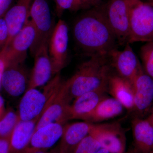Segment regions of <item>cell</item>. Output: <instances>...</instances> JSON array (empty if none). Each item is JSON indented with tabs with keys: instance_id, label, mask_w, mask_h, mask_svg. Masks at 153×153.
Instances as JSON below:
<instances>
[{
	"instance_id": "6da1fadb",
	"label": "cell",
	"mask_w": 153,
	"mask_h": 153,
	"mask_svg": "<svg viewBox=\"0 0 153 153\" xmlns=\"http://www.w3.org/2000/svg\"><path fill=\"white\" fill-rule=\"evenodd\" d=\"M73 35L77 47L89 57L108 56L117 42L107 19L105 4L79 16L73 25Z\"/></svg>"
},
{
	"instance_id": "7a4b0ae2",
	"label": "cell",
	"mask_w": 153,
	"mask_h": 153,
	"mask_svg": "<svg viewBox=\"0 0 153 153\" xmlns=\"http://www.w3.org/2000/svg\"><path fill=\"white\" fill-rule=\"evenodd\" d=\"M108 56H92L80 64L75 74L65 81L71 99L89 91L107 88L110 75Z\"/></svg>"
},
{
	"instance_id": "3957f363",
	"label": "cell",
	"mask_w": 153,
	"mask_h": 153,
	"mask_svg": "<svg viewBox=\"0 0 153 153\" xmlns=\"http://www.w3.org/2000/svg\"><path fill=\"white\" fill-rule=\"evenodd\" d=\"M153 41V4L140 1L132 6L128 43Z\"/></svg>"
},
{
	"instance_id": "277c9868",
	"label": "cell",
	"mask_w": 153,
	"mask_h": 153,
	"mask_svg": "<svg viewBox=\"0 0 153 153\" xmlns=\"http://www.w3.org/2000/svg\"><path fill=\"white\" fill-rule=\"evenodd\" d=\"M135 3L130 0H108L105 4L107 19L120 45L128 43L131 9Z\"/></svg>"
},
{
	"instance_id": "5b68a950",
	"label": "cell",
	"mask_w": 153,
	"mask_h": 153,
	"mask_svg": "<svg viewBox=\"0 0 153 153\" xmlns=\"http://www.w3.org/2000/svg\"><path fill=\"white\" fill-rule=\"evenodd\" d=\"M30 18L36 32L35 41L30 49L33 56L43 43L49 42L55 24L52 21L47 0L33 1L30 9Z\"/></svg>"
},
{
	"instance_id": "8992f818",
	"label": "cell",
	"mask_w": 153,
	"mask_h": 153,
	"mask_svg": "<svg viewBox=\"0 0 153 153\" xmlns=\"http://www.w3.org/2000/svg\"><path fill=\"white\" fill-rule=\"evenodd\" d=\"M71 100L65 81H63L51 97L38 119L36 130L48 124L57 123L63 125L68 121V109Z\"/></svg>"
},
{
	"instance_id": "52a82bcc",
	"label": "cell",
	"mask_w": 153,
	"mask_h": 153,
	"mask_svg": "<svg viewBox=\"0 0 153 153\" xmlns=\"http://www.w3.org/2000/svg\"><path fill=\"white\" fill-rule=\"evenodd\" d=\"M68 45V25L64 20L60 19L55 24L48 42V52L53 76L60 73L67 65Z\"/></svg>"
},
{
	"instance_id": "ba28073f",
	"label": "cell",
	"mask_w": 153,
	"mask_h": 153,
	"mask_svg": "<svg viewBox=\"0 0 153 153\" xmlns=\"http://www.w3.org/2000/svg\"><path fill=\"white\" fill-rule=\"evenodd\" d=\"M36 32L30 19L17 33L7 47L6 58L7 65L12 63H24L28 50L35 41Z\"/></svg>"
},
{
	"instance_id": "9c48e42d",
	"label": "cell",
	"mask_w": 153,
	"mask_h": 153,
	"mask_svg": "<svg viewBox=\"0 0 153 153\" xmlns=\"http://www.w3.org/2000/svg\"><path fill=\"white\" fill-rule=\"evenodd\" d=\"M111 64L115 68L117 75L132 82L135 77L142 69V66L130 44L127 43L124 49H112L108 54Z\"/></svg>"
},
{
	"instance_id": "30bf717a",
	"label": "cell",
	"mask_w": 153,
	"mask_h": 153,
	"mask_svg": "<svg viewBox=\"0 0 153 153\" xmlns=\"http://www.w3.org/2000/svg\"><path fill=\"white\" fill-rule=\"evenodd\" d=\"M101 148L110 153H124L125 136L123 129L117 123L95 124L91 129Z\"/></svg>"
},
{
	"instance_id": "8fae6325",
	"label": "cell",
	"mask_w": 153,
	"mask_h": 153,
	"mask_svg": "<svg viewBox=\"0 0 153 153\" xmlns=\"http://www.w3.org/2000/svg\"><path fill=\"white\" fill-rule=\"evenodd\" d=\"M52 95L44 90L41 92L36 88L27 89L19 104L18 114L20 120H31L40 117Z\"/></svg>"
},
{
	"instance_id": "7c38bea8",
	"label": "cell",
	"mask_w": 153,
	"mask_h": 153,
	"mask_svg": "<svg viewBox=\"0 0 153 153\" xmlns=\"http://www.w3.org/2000/svg\"><path fill=\"white\" fill-rule=\"evenodd\" d=\"M33 57L35 58L34 66L30 73L27 89L36 88L45 85L53 76L52 63L48 52V42L43 43Z\"/></svg>"
},
{
	"instance_id": "4fadbf2b",
	"label": "cell",
	"mask_w": 153,
	"mask_h": 153,
	"mask_svg": "<svg viewBox=\"0 0 153 153\" xmlns=\"http://www.w3.org/2000/svg\"><path fill=\"white\" fill-rule=\"evenodd\" d=\"M132 83L134 94L133 111L139 115L145 114L151 109L153 104V79L143 69Z\"/></svg>"
},
{
	"instance_id": "5bb4252c",
	"label": "cell",
	"mask_w": 153,
	"mask_h": 153,
	"mask_svg": "<svg viewBox=\"0 0 153 153\" xmlns=\"http://www.w3.org/2000/svg\"><path fill=\"white\" fill-rule=\"evenodd\" d=\"M30 76L24 63L8 64L2 76L1 85L9 95L19 96L27 90Z\"/></svg>"
},
{
	"instance_id": "9a60e30c",
	"label": "cell",
	"mask_w": 153,
	"mask_h": 153,
	"mask_svg": "<svg viewBox=\"0 0 153 153\" xmlns=\"http://www.w3.org/2000/svg\"><path fill=\"white\" fill-rule=\"evenodd\" d=\"M63 124L57 123L48 124L37 129L25 153H32L38 151H47L52 147L63 134Z\"/></svg>"
},
{
	"instance_id": "2e32d148",
	"label": "cell",
	"mask_w": 153,
	"mask_h": 153,
	"mask_svg": "<svg viewBox=\"0 0 153 153\" xmlns=\"http://www.w3.org/2000/svg\"><path fill=\"white\" fill-rule=\"evenodd\" d=\"M107 88H101L83 94L74 99L68 111V120L80 119L85 121L100 102L105 97Z\"/></svg>"
},
{
	"instance_id": "e0dca14e",
	"label": "cell",
	"mask_w": 153,
	"mask_h": 153,
	"mask_svg": "<svg viewBox=\"0 0 153 153\" xmlns=\"http://www.w3.org/2000/svg\"><path fill=\"white\" fill-rule=\"evenodd\" d=\"M34 0H17L4 16L8 31L7 47L14 36L19 33L29 20L31 6Z\"/></svg>"
},
{
	"instance_id": "ac0fdd59",
	"label": "cell",
	"mask_w": 153,
	"mask_h": 153,
	"mask_svg": "<svg viewBox=\"0 0 153 153\" xmlns=\"http://www.w3.org/2000/svg\"><path fill=\"white\" fill-rule=\"evenodd\" d=\"M93 124L83 121L64 126L58 147L60 153H73L76 146L89 133Z\"/></svg>"
},
{
	"instance_id": "d6986e66",
	"label": "cell",
	"mask_w": 153,
	"mask_h": 153,
	"mask_svg": "<svg viewBox=\"0 0 153 153\" xmlns=\"http://www.w3.org/2000/svg\"><path fill=\"white\" fill-rule=\"evenodd\" d=\"M135 146L141 153H153V123L147 117H135L131 120Z\"/></svg>"
},
{
	"instance_id": "ffe728a7",
	"label": "cell",
	"mask_w": 153,
	"mask_h": 153,
	"mask_svg": "<svg viewBox=\"0 0 153 153\" xmlns=\"http://www.w3.org/2000/svg\"><path fill=\"white\" fill-rule=\"evenodd\" d=\"M107 91L124 108L133 111L134 105V89L130 81L117 75H110L107 84Z\"/></svg>"
},
{
	"instance_id": "44dd1931",
	"label": "cell",
	"mask_w": 153,
	"mask_h": 153,
	"mask_svg": "<svg viewBox=\"0 0 153 153\" xmlns=\"http://www.w3.org/2000/svg\"><path fill=\"white\" fill-rule=\"evenodd\" d=\"M39 118L31 120H19L10 137L11 153H25L36 130Z\"/></svg>"
},
{
	"instance_id": "7402d4cb",
	"label": "cell",
	"mask_w": 153,
	"mask_h": 153,
	"mask_svg": "<svg viewBox=\"0 0 153 153\" xmlns=\"http://www.w3.org/2000/svg\"><path fill=\"white\" fill-rule=\"evenodd\" d=\"M124 107L113 97L102 99L86 118L85 122L94 123L116 117L123 112Z\"/></svg>"
},
{
	"instance_id": "603a6c76",
	"label": "cell",
	"mask_w": 153,
	"mask_h": 153,
	"mask_svg": "<svg viewBox=\"0 0 153 153\" xmlns=\"http://www.w3.org/2000/svg\"><path fill=\"white\" fill-rule=\"evenodd\" d=\"M18 112L8 109L0 119V139L9 138L20 120Z\"/></svg>"
},
{
	"instance_id": "cb8c5ba5",
	"label": "cell",
	"mask_w": 153,
	"mask_h": 153,
	"mask_svg": "<svg viewBox=\"0 0 153 153\" xmlns=\"http://www.w3.org/2000/svg\"><path fill=\"white\" fill-rule=\"evenodd\" d=\"M140 55L144 71L153 79V41L146 42L142 46Z\"/></svg>"
},
{
	"instance_id": "d4e9b609",
	"label": "cell",
	"mask_w": 153,
	"mask_h": 153,
	"mask_svg": "<svg viewBox=\"0 0 153 153\" xmlns=\"http://www.w3.org/2000/svg\"><path fill=\"white\" fill-rule=\"evenodd\" d=\"M101 148L91 129L89 133L76 146L73 153H95Z\"/></svg>"
},
{
	"instance_id": "484cf974",
	"label": "cell",
	"mask_w": 153,
	"mask_h": 153,
	"mask_svg": "<svg viewBox=\"0 0 153 153\" xmlns=\"http://www.w3.org/2000/svg\"><path fill=\"white\" fill-rule=\"evenodd\" d=\"M55 4V12L57 16L61 17L66 10H71L73 0H54Z\"/></svg>"
},
{
	"instance_id": "4316f807",
	"label": "cell",
	"mask_w": 153,
	"mask_h": 153,
	"mask_svg": "<svg viewBox=\"0 0 153 153\" xmlns=\"http://www.w3.org/2000/svg\"><path fill=\"white\" fill-rule=\"evenodd\" d=\"M8 38V31L4 17L0 18V52L5 46Z\"/></svg>"
},
{
	"instance_id": "83f0119b",
	"label": "cell",
	"mask_w": 153,
	"mask_h": 153,
	"mask_svg": "<svg viewBox=\"0 0 153 153\" xmlns=\"http://www.w3.org/2000/svg\"><path fill=\"white\" fill-rule=\"evenodd\" d=\"M91 0H73V4L70 11L77 12L82 10L91 8Z\"/></svg>"
},
{
	"instance_id": "f1b7e54d",
	"label": "cell",
	"mask_w": 153,
	"mask_h": 153,
	"mask_svg": "<svg viewBox=\"0 0 153 153\" xmlns=\"http://www.w3.org/2000/svg\"><path fill=\"white\" fill-rule=\"evenodd\" d=\"M7 47H4L0 52V88L1 86V79L3 73L7 66L6 58V52Z\"/></svg>"
},
{
	"instance_id": "f546056e",
	"label": "cell",
	"mask_w": 153,
	"mask_h": 153,
	"mask_svg": "<svg viewBox=\"0 0 153 153\" xmlns=\"http://www.w3.org/2000/svg\"><path fill=\"white\" fill-rule=\"evenodd\" d=\"M14 0H0V18L4 16Z\"/></svg>"
},
{
	"instance_id": "4dcf8cb0",
	"label": "cell",
	"mask_w": 153,
	"mask_h": 153,
	"mask_svg": "<svg viewBox=\"0 0 153 153\" xmlns=\"http://www.w3.org/2000/svg\"><path fill=\"white\" fill-rule=\"evenodd\" d=\"M10 138L0 139V153H11Z\"/></svg>"
},
{
	"instance_id": "1f68e13d",
	"label": "cell",
	"mask_w": 153,
	"mask_h": 153,
	"mask_svg": "<svg viewBox=\"0 0 153 153\" xmlns=\"http://www.w3.org/2000/svg\"><path fill=\"white\" fill-rule=\"evenodd\" d=\"M7 109L5 106L4 100L0 94V119L5 114Z\"/></svg>"
},
{
	"instance_id": "d6a6232c",
	"label": "cell",
	"mask_w": 153,
	"mask_h": 153,
	"mask_svg": "<svg viewBox=\"0 0 153 153\" xmlns=\"http://www.w3.org/2000/svg\"><path fill=\"white\" fill-rule=\"evenodd\" d=\"M103 0H91V8L94 7H99L103 4L102 1Z\"/></svg>"
},
{
	"instance_id": "836d02e7",
	"label": "cell",
	"mask_w": 153,
	"mask_h": 153,
	"mask_svg": "<svg viewBox=\"0 0 153 153\" xmlns=\"http://www.w3.org/2000/svg\"><path fill=\"white\" fill-rule=\"evenodd\" d=\"M148 117L152 121V122L153 123V104L152 106V108H151L150 114L149 116Z\"/></svg>"
},
{
	"instance_id": "e575fe53",
	"label": "cell",
	"mask_w": 153,
	"mask_h": 153,
	"mask_svg": "<svg viewBox=\"0 0 153 153\" xmlns=\"http://www.w3.org/2000/svg\"><path fill=\"white\" fill-rule=\"evenodd\" d=\"M95 153H110L108 151H107L105 149H104L101 148L97 152Z\"/></svg>"
},
{
	"instance_id": "d590c367",
	"label": "cell",
	"mask_w": 153,
	"mask_h": 153,
	"mask_svg": "<svg viewBox=\"0 0 153 153\" xmlns=\"http://www.w3.org/2000/svg\"><path fill=\"white\" fill-rule=\"evenodd\" d=\"M49 153H60V151L59 150V147L56 148L54 150L52 151L51 152Z\"/></svg>"
},
{
	"instance_id": "8d00e7d4",
	"label": "cell",
	"mask_w": 153,
	"mask_h": 153,
	"mask_svg": "<svg viewBox=\"0 0 153 153\" xmlns=\"http://www.w3.org/2000/svg\"><path fill=\"white\" fill-rule=\"evenodd\" d=\"M32 153H49L47 151H38Z\"/></svg>"
},
{
	"instance_id": "74e56055",
	"label": "cell",
	"mask_w": 153,
	"mask_h": 153,
	"mask_svg": "<svg viewBox=\"0 0 153 153\" xmlns=\"http://www.w3.org/2000/svg\"><path fill=\"white\" fill-rule=\"evenodd\" d=\"M130 1H131L133 3H137L141 1V0H130Z\"/></svg>"
},
{
	"instance_id": "f35d334b",
	"label": "cell",
	"mask_w": 153,
	"mask_h": 153,
	"mask_svg": "<svg viewBox=\"0 0 153 153\" xmlns=\"http://www.w3.org/2000/svg\"><path fill=\"white\" fill-rule=\"evenodd\" d=\"M148 2L153 4V0H148Z\"/></svg>"
}]
</instances>
